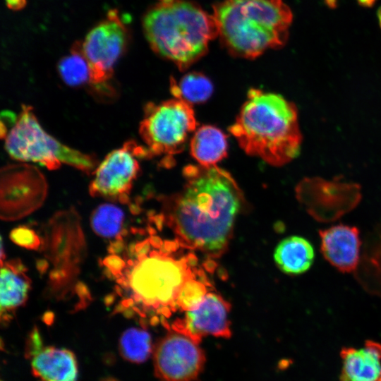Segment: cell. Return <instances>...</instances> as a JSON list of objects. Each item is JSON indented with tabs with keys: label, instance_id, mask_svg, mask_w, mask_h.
Here are the masks:
<instances>
[{
	"label": "cell",
	"instance_id": "cell-1",
	"mask_svg": "<svg viewBox=\"0 0 381 381\" xmlns=\"http://www.w3.org/2000/svg\"><path fill=\"white\" fill-rule=\"evenodd\" d=\"M182 189L166 198L164 208L179 236L208 253L223 250L243 204L232 176L217 165H188Z\"/></svg>",
	"mask_w": 381,
	"mask_h": 381
},
{
	"label": "cell",
	"instance_id": "cell-2",
	"mask_svg": "<svg viewBox=\"0 0 381 381\" xmlns=\"http://www.w3.org/2000/svg\"><path fill=\"white\" fill-rule=\"evenodd\" d=\"M229 131L247 155L274 167L296 158L302 143L296 105L279 94L256 88L248 90Z\"/></svg>",
	"mask_w": 381,
	"mask_h": 381
},
{
	"label": "cell",
	"instance_id": "cell-3",
	"mask_svg": "<svg viewBox=\"0 0 381 381\" xmlns=\"http://www.w3.org/2000/svg\"><path fill=\"white\" fill-rule=\"evenodd\" d=\"M126 260L116 255L104 263L116 278V292L121 297L118 311L142 314L158 310L177 298L186 280L181 262L157 251L144 253L143 243L128 250Z\"/></svg>",
	"mask_w": 381,
	"mask_h": 381
},
{
	"label": "cell",
	"instance_id": "cell-4",
	"mask_svg": "<svg viewBox=\"0 0 381 381\" xmlns=\"http://www.w3.org/2000/svg\"><path fill=\"white\" fill-rule=\"evenodd\" d=\"M152 49L185 71L208 51L218 36L213 15L187 0H157L143 19Z\"/></svg>",
	"mask_w": 381,
	"mask_h": 381
},
{
	"label": "cell",
	"instance_id": "cell-5",
	"mask_svg": "<svg viewBox=\"0 0 381 381\" xmlns=\"http://www.w3.org/2000/svg\"><path fill=\"white\" fill-rule=\"evenodd\" d=\"M213 16L226 49L248 59L282 47L293 18L283 0H224L213 6Z\"/></svg>",
	"mask_w": 381,
	"mask_h": 381
},
{
	"label": "cell",
	"instance_id": "cell-6",
	"mask_svg": "<svg viewBox=\"0 0 381 381\" xmlns=\"http://www.w3.org/2000/svg\"><path fill=\"white\" fill-rule=\"evenodd\" d=\"M1 136L8 154L21 162L38 163L48 169L65 164L86 174L97 167L95 157L71 148L48 134L33 109L23 104L16 114L6 111L1 116Z\"/></svg>",
	"mask_w": 381,
	"mask_h": 381
},
{
	"label": "cell",
	"instance_id": "cell-7",
	"mask_svg": "<svg viewBox=\"0 0 381 381\" xmlns=\"http://www.w3.org/2000/svg\"><path fill=\"white\" fill-rule=\"evenodd\" d=\"M196 125L192 104L183 99L174 98L159 104L147 103L139 133L148 157H172L181 152L195 131Z\"/></svg>",
	"mask_w": 381,
	"mask_h": 381
},
{
	"label": "cell",
	"instance_id": "cell-8",
	"mask_svg": "<svg viewBox=\"0 0 381 381\" xmlns=\"http://www.w3.org/2000/svg\"><path fill=\"white\" fill-rule=\"evenodd\" d=\"M128 41L129 32L116 10L109 11L87 35L81 49L90 69V85L95 90L113 95L109 82Z\"/></svg>",
	"mask_w": 381,
	"mask_h": 381
},
{
	"label": "cell",
	"instance_id": "cell-9",
	"mask_svg": "<svg viewBox=\"0 0 381 381\" xmlns=\"http://www.w3.org/2000/svg\"><path fill=\"white\" fill-rule=\"evenodd\" d=\"M146 157V148L133 141L114 150L95 169L89 186L90 194L111 201L128 202L133 181L140 171L138 159Z\"/></svg>",
	"mask_w": 381,
	"mask_h": 381
},
{
	"label": "cell",
	"instance_id": "cell-10",
	"mask_svg": "<svg viewBox=\"0 0 381 381\" xmlns=\"http://www.w3.org/2000/svg\"><path fill=\"white\" fill-rule=\"evenodd\" d=\"M205 363L203 351L187 334L170 333L153 350L154 371L158 381H194Z\"/></svg>",
	"mask_w": 381,
	"mask_h": 381
},
{
	"label": "cell",
	"instance_id": "cell-11",
	"mask_svg": "<svg viewBox=\"0 0 381 381\" xmlns=\"http://www.w3.org/2000/svg\"><path fill=\"white\" fill-rule=\"evenodd\" d=\"M46 181L35 167L27 164L1 170V217H22L39 207L46 194Z\"/></svg>",
	"mask_w": 381,
	"mask_h": 381
},
{
	"label": "cell",
	"instance_id": "cell-12",
	"mask_svg": "<svg viewBox=\"0 0 381 381\" xmlns=\"http://www.w3.org/2000/svg\"><path fill=\"white\" fill-rule=\"evenodd\" d=\"M296 193L315 217L322 210L339 216L353 208L361 198L360 187L356 183L316 177L302 180L297 186Z\"/></svg>",
	"mask_w": 381,
	"mask_h": 381
},
{
	"label": "cell",
	"instance_id": "cell-13",
	"mask_svg": "<svg viewBox=\"0 0 381 381\" xmlns=\"http://www.w3.org/2000/svg\"><path fill=\"white\" fill-rule=\"evenodd\" d=\"M319 236L321 253L330 265L344 273L356 269L361 243L356 226L340 224L320 229Z\"/></svg>",
	"mask_w": 381,
	"mask_h": 381
},
{
	"label": "cell",
	"instance_id": "cell-14",
	"mask_svg": "<svg viewBox=\"0 0 381 381\" xmlns=\"http://www.w3.org/2000/svg\"><path fill=\"white\" fill-rule=\"evenodd\" d=\"M228 306L219 296L209 294L186 313L188 336L198 341L205 335L229 337Z\"/></svg>",
	"mask_w": 381,
	"mask_h": 381
},
{
	"label": "cell",
	"instance_id": "cell-15",
	"mask_svg": "<svg viewBox=\"0 0 381 381\" xmlns=\"http://www.w3.org/2000/svg\"><path fill=\"white\" fill-rule=\"evenodd\" d=\"M28 353L32 374L37 381H78V363L70 350L43 348L40 343L29 348Z\"/></svg>",
	"mask_w": 381,
	"mask_h": 381
},
{
	"label": "cell",
	"instance_id": "cell-16",
	"mask_svg": "<svg viewBox=\"0 0 381 381\" xmlns=\"http://www.w3.org/2000/svg\"><path fill=\"white\" fill-rule=\"evenodd\" d=\"M339 381H379L381 378V344L366 340L364 347H343Z\"/></svg>",
	"mask_w": 381,
	"mask_h": 381
},
{
	"label": "cell",
	"instance_id": "cell-17",
	"mask_svg": "<svg viewBox=\"0 0 381 381\" xmlns=\"http://www.w3.org/2000/svg\"><path fill=\"white\" fill-rule=\"evenodd\" d=\"M30 279L25 269L18 260L1 262V316L10 313L23 305L30 289Z\"/></svg>",
	"mask_w": 381,
	"mask_h": 381
},
{
	"label": "cell",
	"instance_id": "cell-18",
	"mask_svg": "<svg viewBox=\"0 0 381 381\" xmlns=\"http://www.w3.org/2000/svg\"><path fill=\"white\" fill-rule=\"evenodd\" d=\"M315 258L312 244L305 238L291 236L276 247L274 259L278 267L289 274H301L308 271Z\"/></svg>",
	"mask_w": 381,
	"mask_h": 381
},
{
	"label": "cell",
	"instance_id": "cell-19",
	"mask_svg": "<svg viewBox=\"0 0 381 381\" xmlns=\"http://www.w3.org/2000/svg\"><path fill=\"white\" fill-rule=\"evenodd\" d=\"M226 135L218 128L204 125L195 130L190 142L191 156L202 166L210 167L227 155Z\"/></svg>",
	"mask_w": 381,
	"mask_h": 381
},
{
	"label": "cell",
	"instance_id": "cell-20",
	"mask_svg": "<svg viewBox=\"0 0 381 381\" xmlns=\"http://www.w3.org/2000/svg\"><path fill=\"white\" fill-rule=\"evenodd\" d=\"M170 90L175 98L193 104L206 102L211 97L214 87L211 80L203 73L190 72L178 83L171 78Z\"/></svg>",
	"mask_w": 381,
	"mask_h": 381
},
{
	"label": "cell",
	"instance_id": "cell-21",
	"mask_svg": "<svg viewBox=\"0 0 381 381\" xmlns=\"http://www.w3.org/2000/svg\"><path fill=\"white\" fill-rule=\"evenodd\" d=\"M119 349L126 361L141 363L145 361L152 352L150 334L143 329L129 328L121 334Z\"/></svg>",
	"mask_w": 381,
	"mask_h": 381
},
{
	"label": "cell",
	"instance_id": "cell-22",
	"mask_svg": "<svg viewBox=\"0 0 381 381\" xmlns=\"http://www.w3.org/2000/svg\"><path fill=\"white\" fill-rule=\"evenodd\" d=\"M58 71L62 80L68 85L80 86L85 83L90 84V69L83 54L81 42L75 43L71 54L59 61Z\"/></svg>",
	"mask_w": 381,
	"mask_h": 381
},
{
	"label": "cell",
	"instance_id": "cell-23",
	"mask_svg": "<svg viewBox=\"0 0 381 381\" xmlns=\"http://www.w3.org/2000/svg\"><path fill=\"white\" fill-rule=\"evenodd\" d=\"M124 220L123 211L117 206L105 203L98 206L92 213L90 225L92 230L104 238L116 236Z\"/></svg>",
	"mask_w": 381,
	"mask_h": 381
},
{
	"label": "cell",
	"instance_id": "cell-24",
	"mask_svg": "<svg viewBox=\"0 0 381 381\" xmlns=\"http://www.w3.org/2000/svg\"><path fill=\"white\" fill-rule=\"evenodd\" d=\"M205 296V289L200 283L187 280L177 296L178 303L187 310L197 306Z\"/></svg>",
	"mask_w": 381,
	"mask_h": 381
},
{
	"label": "cell",
	"instance_id": "cell-25",
	"mask_svg": "<svg viewBox=\"0 0 381 381\" xmlns=\"http://www.w3.org/2000/svg\"><path fill=\"white\" fill-rule=\"evenodd\" d=\"M10 238L13 243L27 249H37L41 243L38 235L25 226L13 229L10 233Z\"/></svg>",
	"mask_w": 381,
	"mask_h": 381
},
{
	"label": "cell",
	"instance_id": "cell-26",
	"mask_svg": "<svg viewBox=\"0 0 381 381\" xmlns=\"http://www.w3.org/2000/svg\"><path fill=\"white\" fill-rule=\"evenodd\" d=\"M7 7L13 11L23 9L27 4L26 0H5Z\"/></svg>",
	"mask_w": 381,
	"mask_h": 381
},
{
	"label": "cell",
	"instance_id": "cell-27",
	"mask_svg": "<svg viewBox=\"0 0 381 381\" xmlns=\"http://www.w3.org/2000/svg\"><path fill=\"white\" fill-rule=\"evenodd\" d=\"M359 5L364 7H371L373 6L376 0H357Z\"/></svg>",
	"mask_w": 381,
	"mask_h": 381
},
{
	"label": "cell",
	"instance_id": "cell-28",
	"mask_svg": "<svg viewBox=\"0 0 381 381\" xmlns=\"http://www.w3.org/2000/svg\"><path fill=\"white\" fill-rule=\"evenodd\" d=\"M325 1L329 6L333 8L336 6L337 0H325Z\"/></svg>",
	"mask_w": 381,
	"mask_h": 381
},
{
	"label": "cell",
	"instance_id": "cell-29",
	"mask_svg": "<svg viewBox=\"0 0 381 381\" xmlns=\"http://www.w3.org/2000/svg\"><path fill=\"white\" fill-rule=\"evenodd\" d=\"M377 18L379 21L380 27L381 28V6L377 10Z\"/></svg>",
	"mask_w": 381,
	"mask_h": 381
},
{
	"label": "cell",
	"instance_id": "cell-30",
	"mask_svg": "<svg viewBox=\"0 0 381 381\" xmlns=\"http://www.w3.org/2000/svg\"><path fill=\"white\" fill-rule=\"evenodd\" d=\"M379 381H381V378L380 379V380H379Z\"/></svg>",
	"mask_w": 381,
	"mask_h": 381
}]
</instances>
